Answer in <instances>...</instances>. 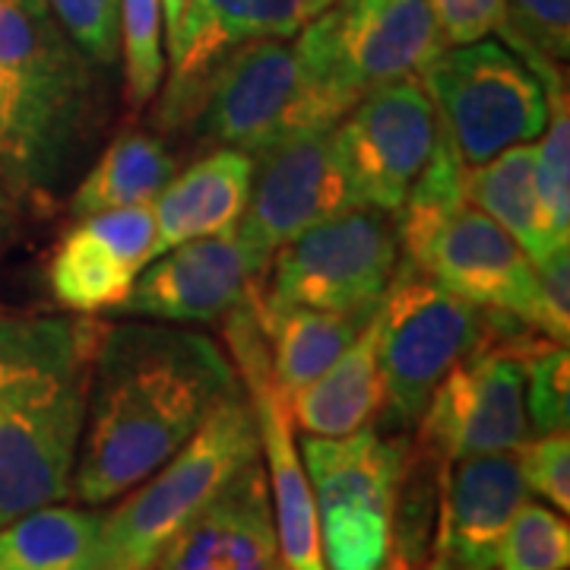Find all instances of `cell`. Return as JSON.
I'll list each match as a JSON object with an SVG mask.
<instances>
[{
    "instance_id": "obj_40",
    "label": "cell",
    "mask_w": 570,
    "mask_h": 570,
    "mask_svg": "<svg viewBox=\"0 0 570 570\" xmlns=\"http://www.w3.org/2000/svg\"><path fill=\"white\" fill-rule=\"evenodd\" d=\"M276 570H285V564H279V568H276Z\"/></svg>"
},
{
    "instance_id": "obj_18",
    "label": "cell",
    "mask_w": 570,
    "mask_h": 570,
    "mask_svg": "<svg viewBox=\"0 0 570 570\" xmlns=\"http://www.w3.org/2000/svg\"><path fill=\"white\" fill-rule=\"evenodd\" d=\"M153 257V204L86 216L63 235L51 257V292L67 311L77 314L115 311Z\"/></svg>"
},
{
    "instance_id": "obj_10",
    "label": "cell",
    "mask_w": 570,
    "mask_h": 570,
    "mask_svg": "<svg viewBox=\"0 0 570 570\" xmlns=\"http://www.w3.org/2000/svg\"><path fill=\"white\" fill-rule=\"evenodd\" d=\"M419 82L463 165H482L510 146L535 142L549 124L542 82L501 41L444 48Z\"/></svg>"
},
{
    "instance_id": "obj_37",
    "label": "cell",
    "mask_w": 570,
    "mask_h": 570,
    "mask_svg": "<svg viewBox=\"0 0 570 570\" xmlns=\"http://www.w3.org/2000/svg\"><path fill=\"white\" fill-rule=\"evenodd\" d=\"M13 228H17V200L0 187V247L13 238Z\"/></svg>"
},
{
    "instance_id": "obj_27",
    "label": "cell",
    "mask_w": 570,
    "mask_h": 570,
    "mask_svg": "<svg viewBox=\"0 0 570 570\" xmlns=\"http://www.w3.org/2000/svg\"><path fill=\"white\" fill-rule=\"evenodd\" d=\"M494 32L517 58L530 63L542 89L568 80L570 0H504Z\"/></svg>"
},
{
    "instance_id": "obj_11",
    "label": "cell",
    "mask_w": 570,
    "mask_h": 570,
    "mask_svg": "<svg viewBox=\"0 0 570 570\" xmlns=\"http://www.w3.org/2000/svg\"><path fill=\"white\" fill-rule=\"evenodd\" d=\"M400 266L396 223L384 209L348 204L311 225L266 264L254 295L264 305L374 314Z\"/></svg>"
},
{
    "instance_id": "obj_33",
    "label": "cell",
    "mask_w": 570,
    "mask_h": 570,
    "mask_svg": "<svg viewBox=\"0 0 570 570\" xmlns=\"http://www.w3.org/2000/svg\"><path fill=\"white\" fill-rule=\"evenodd\" d=\"M520 324L568 346L570 340V257L568 245L532 264V283Z\"/></svg>"
},
{
    "instance_id": "obj_12",
    "label": "cell",
    "mask_w": 570,
    "mask_h": 570,
    "mask_svg": "<svg viewBox=\"0 0 570 570\" xmlns=\"http://www.w3.org/2000/svg\"><path fill=\"white\" fill-rule=\"evenodd\" d=\"M333 140L348 200L393 216L431 163L441 121L419 77H406L365 92L340 118Z\"/></svg>"
},
{
    "instance_id": "obj_25",
    "label": "cell",
    "mask_w": 570,
    "mask_h": 570,
    "mask_svg": "<svg viewBox=\"0 0 570 570\" xmlns=\"http://www.w3.org/2000/svg\"><path fill=\"white\" fill-rule=\"evenodd\" d=\"M175 175L178 159L163 137L146 130H124L82 175L70 197V213L77 219H86L108 209L149 206Z\"/></svg>"
},
{
    "instance_id": "obj_38",
    "label": "cell",
    "mask_w": 570,
    "mask_h": 570,
    "mask_svg": "<svg viewBox=\"0 0 570 570\" xmlns=\"http://www.w3.org/2000/svg\"><path fill=\"white\" fill-rule=\"evenodd\" d=\"M336 3H343V0H305V10H307V17L314 20V17H321L324 10L336 7Z\"/></svg>"
},
{
    "instance_id": "obj_31",
    "label": "cell",
    "mask_w": 570,
    "mask_h": 570,
    "mask_svg": "<svg viewBox=\"0 0 570 570\" xmlns=\"http://www.w3.org/2000/svg\"><path fill=\"white\" fill-rule=\"evenodd\" d=\"M549 99V124L535 149V187L546 209L551 232L568 242L570 228V105L568 89L546 96Z\"/></svg>"
},
{
    "instance_id": "obj_21",
    "label": "cell",
    "mask_w": 570,
    "mask_h": 570,
    "mask_svg": "<svg viewBox=\"0 0 570 570\" xmlns=\"http://www.w3.org/2000/svg\"><path fill=\"white\" fill-rule=\"evenodd\" d=\"M254 156L216 146L204 159L175 175L153 200L156 257L197 238L235 232L247 209Z\"/></svg>"
},
{
    "instance_id": "obj_35",
    "label": "cell",
    "mask_w": 570,
    "mask_h": 570,
    "mask_svg": "<svg viewBox=\"0 0 570 570\" xmlns=\"http://www.w3.org/2000/svg\"><path fill=\"white\" fill-rule=\"evenodd\" d=\"M438 29L448 48L489 39L501 22L504 0H431Z\"/></svg>"
},
{
    "instance_id": "obj_2",
    "label": "cell",
    "mask_w": 570,
    "mask_h": 570,
    "mask_svg": "<svg viewBox=\"0 0 570 570\" xmlns=\"http://www.w3.org/2000/svg\"><path fill=\"white\" fill-rule=\"evenodd\" d=\"M99 336L70 314L0 321V527L70 498Z\"/></svg>"
},
{
    "instance_id": "obj_34",
    "label": "cell",
    "mask_w": 570,
    "mask_h": 570,
    "mask_svg": "<svg viewBox=\"0 0 570 570\" xmlns=\"http://www.w3.org/2000/svg\"><path fill=\"white\" fill-rule=\"evenodd\" d=\"M527 489L549 501L558 513L570 510V438L568 431H551L530 438L517 450Z\"/></svg>"
},
{
    "instance_id": "obj_39",
    "label": "cell",
    "mask_w": 570,
    "mask_h": 570,
    "mask_svg": "<svg viewBox=\"0 0 570 570\" xmlns=\"http://www.w3.org/2000/svg\"><path fill=\"white\" fill-rule=\"evenodd\" d=\"M422 570H463V568H456V564H453V561H448L444 554H431V561H428Z\"/></svg>"
},
{
    "instance_id": "obj_17",
    "label": "cell",
    "mask_w": 570,
    "mask_h": 570,
    "mask_svg": "<svg viewBox=\"0 0 570 570\" xmlns=\"http://www.w3.org/2000/svg\"><path fill=\"white\" fill-rule=\"evenodd\" d=\"M257 276L235 232L184 242L142 266L111 314L175 326L223 324Z\"/></svg>"
},
{
    "instance_id": "obj_16",
    "label": "cell",
    "mask_w": 570,
    "mask_h": 570,
    "mask_svg": "<svg viewBox=\"0 0 570 570\" xmlns=\"http://www.w3.org/2000/svg\"><path fill=\"white\" fill-rule=\"evenodd\" d=\"M311 20L305 0H187L178 39L168 48L171 63L163 82L159 124L190 127L206 82L238 48L264 39H292Z\"/></svg>"
},
{
    "instance_id": "obj_28",
    "label": "cell",
    "mask_w": 570,
    "mask_h": 570,
    "mask_svg": "<svg viewBox=\"0 0 570 570\" xmlns=\"http://www.w3.org/2000/svg\"><path fill=\"white\" fill-rule=\"evenodd\" d=\"M121 10L124 102L142 111L159 99L165 82L163 0H118Z\"/></svg>"
},
{
    "instance_id": "obj_22",
    "label": "cell",
    "mask_w": 570,
    "mask_h": 570,
    "mask_svg": "<svg viewBox=\"0 0 570 570\" xmlns=\"http://www.w3.org/2000/svg\"><path fill=\"white\" fill-rule=\"evenodd\" d=\"M285 409L292 428L307 438H348L374 428L384 412L374 317L324 374L285 396Z\"/></svg>"
},
{
    "instance_id": "obj_3",
    "label": "cell",
    "mask_w": 570,
    "mask_h": 570,
    "mask_svg": "<svg viewBox=\"0 0 570 570\" xmlns=\"http://www.w3.org/2000/svg\"><path fill=\"white\" fill-rule=\"evenodd\" d=\"M96 63L45 0H0V187L51 200L92 142L102 102Z\"/></svg>"
},
{
    "instance_id": "obj_14",
    "label": "cell",
    "mask_w": 570,
    "mask_h": 570,
    "mask_svg": "<svg viewBox=\"0 0 570 570\" xmlns=\"http://www.w3.org/2000/svg\"><path fill=\"white\" fill-rule=\"evenodd\" d=\"M333 130H298L254 156L250 197L235 235L261 276L279 247L352 204Z\"/></svg>"
},
{
    "instance_id": "obj_6",
    "label": "cell",
    "mask_w": 570,
    "mask_h": 570,
    "mask_svg": "<svg viewBox=\"0 0 570 570\" xmlns=\"http://www.w3.org/2000/svg\"><path fill=\"white\" fill-rule=\"evenodd\" d=\"M261 460V431L245 387L225 393L171 460L102 517L96 570H149L159 551L219 491Z\"/></svg>"
},
{
    "instance_id": "obj_15",
    "label": "cell",
    "mask_w": 570,
    "mask_h": 570,
    "mask_svg": "<svg viewBox=\"0 0 570 570\" xmlns=\"http://www.w3.org/2000/svg\"><path fill=\"white\" fill-rule=\"evenodd\" d=\"M311 22L355 102L377 86L419 77L448 48L431 0H343Z\"/></svg>"
},
{
    "instance_id": "obj_5",
    "label": "cell",
    "mask_w": 570,
    "mask_h": 570,
    "mask_svg": "<svg viewBox=\"0 0 570 570\" xmlns=\"http://www.w3.org/2000/svg\"><path fill=\"white\" fill-rule=\"evenodd\" d=\"M466 165L441 130L438 149L393 213L403 261L419 266L472 305L520 321L532 283V261L501 225L469 204Z\"/></svg>"
},
{
    "instance_id": "obj_13",
    "label": "cell",
    "mask_w": 570,
    "mask_h": 570,
    "mask_svg": "<svg viewBox=\"0 0 570 570\" xmlns=\"http://www.w3.org/2000/svg\"><path fill=\"white\" fill-rule=\"evenodd\" d=\"M225 346L228 358L238 371V381L245 387L257 431H261V460H264L273 527L279 539V558L285 570H326L321 530H317V510L307 482L305 463L295 444V428L288 422L285 396L266 355L264 336L254 317L250 292L242 305L225 317Z\"/></svg>"
},
{
    "instance_id": "obj_29",
    "label": "cell",
    "mask_w": 570,
    "mask_h": 570,
    "mask_svg": "<svg viewBox=\"0 0 570 570\" xmlns=\"http://www.w3.org/2000/svg\"><path fill=\"white\" fill-rule=\"evenodd\" d=\"M520 358L527 377V412L535 434L568 431L570 425V362L568 346L532 330L520 336Z\"/></svg>"
},
{
    "instance_id": "obj_24",
    "label": "cell",
    "mask_w": 570,
    "mask_h": 570,
    "mask_svg": "<svg viewBox=\"0 0 570 570\" xmlns=\"http://www.w3.org/2000/svg\"><path fill=\"white\" fill-rule=\"evenodd\" d=\"M463 194L475 209L501 225L517 245L527 250L532 264L546 261L561 242L551 232L546 209L535 187V149L532 142L510 146L501 156L482 165H466L463 171Z\"/></svg>"
},
{
    "instance_id": "obj_36",
    "label": "cell",
    "mask_w": 570,
    "mask_h": 570,
    "mask_svg": "<svg viewBox=\"0 0 570 570\" xmlns=\"http://www.w3.org/2000/svg\"><path fill=\"white\" fill-rule=\"evenodd\" d=\"M415 551H419V546L406 542L403 535H393V549H390L381 570H415Z\"/></svg>"
},
{
    "instance_id": "obj_41",
    "label": "cell",
    "mask_w": 570,
    "mask_h": 570,
    "mask_svg": "<svg viewBox=\"0 0 570 570\" xmlns=\"http://www.w3.org/2000/svg\"><path fill=\"white\" fill-rule=\"evenodd\" d=\"M115 570H121V568H115Z\"/></svg>"
},
{
    "instance_id": "obj_19",
    "label": "cell",
    "mask_w": 570,
    "mask_h": 570,
    "mask_svg": "<svg viewBox=\"0 0 570 570\" xmlns=\"http://www.w3.org/2000/svg\"><path fill=\"white\" fill-rule=\"evenodd\" d=\"M527 494L517 450L463 456L441 466L434 554L463 570H494L498 546Z\"/></svg>"
},
{
    "instance_id": "obj_1",
    "label": "cell",
    "mask_w": 570,
    "mask_h": 570,
    "mask_svg": "<svg viewBox=\"0 0 570 570\" xmlns=\"http://www.w3.org/2000/svg\"><path fill=\"white\" fill-rule=\"evenodd\" d=\"M238 384L228 352L200 330L153 321L102 326L70 494L86 508L124 498Z\"/></svg>"
},
{
    "instance_id": "obj_9",
    "label": "cell",
    "mask_w": 570,
    "mask_h": 570,
    "mask_svg": "<svg viewBox=\"0 0 570 570\" xmlns=\"http://www.w3.org/2000/svg\"><path fill=\"white\" fill-rule=\"evenodd\" d=\"M520 321L491 311L489 336L431 393L419 419L415 460L438 472L453 460L513 453L532 438L527 377L520 358Z\"/></svg>"
},
{
    "instance_id": "obj_23",
    "label": "cell",
    "mask_w": 570,
    "mask_h": 570,
    "mask_svg": "<svg viewBox=\"0 0 570 570\" xmlns=\"http://www.w3.org/2000/svg\"><path fill=\"white\" fill-rule=\"evenodd\" d=\"M250 305L283 396L307 387L317 374H324L374 317V314L317 311V307L264 305L257 302L254 288H250Z\"/></svg>"
},
{
    "instance_id": "obj_7",
    "label": "cell",
    "mask_w": 570,
    "mask_h": 570,
    "mask_svg": "<svg viewBox=\"0 0 570 570\" xmlns=\"http://www.w3.org/2000/svg\"><path fill=\"white\" fill-rule=\"evenodd\" d=\"M377 365L390 425H419L431 393L491 330V311L472 305L400 257L374 311Z\"/></svg>"
},
{
    "instance_id": "obj_4",
    "label": "cell",
    "mask_w": 570,
    "mask_h": 570,
    "mask_svg": "<svg viewBox=\"0 0 570 570\" xmlns=\"http://www.w3.org/2000/svg\"><path fill=\"white\" fill-rule=\"evenodd\" d=\"M355 99L326 61L317 26L307 20L292 39H264L232 51L206 82L190 127L206 146L247 156L298 130L336 127Z\"/></svg>"
},
{
    "instance_id": "obj_32",
    "label": "cell",
    "mask_w": 570,
    "mask_h": 570,
    "mask_svg": "<svg viewBox=\"0 0 570 570\" xmlns=\"http://www.w3.org/2000/svg\"><path fill=\"white\" fill-rule=\"evenodd\" d=\"M70 41L99 70L121 61V10L118 0H45Z\"/></svg>"
},
{
    "instance_id": "obj_8",
    "label": "cell",
    "mask_w": 570,
    "mask_h": 570,
    "mask_svg": "<svg viewBox=\"0 0 570 570\" xmlns=\"http://www.w3.org/2000/svg\"><path fill=\"white\" fill-rule=\"evenodd\" d=\"M326 570H381L396 535L409 450L374 428L302 444Z\"/></svg>"
},
{
    "instance_id": "obj_30",
    "label": "cell",
    "mask_w": 570,
    "mask_h": 570,
    "mask_svg": "<svg viewBox=\"0 0 570 570\" xmlns=\"http://www.w3.org/2000/svg\"><path fill=\"white\" fill-rule=\"evenodd\" d=\"M570 527L549 504L523 501L498 546L494 570H568Z\"/></svg>"
},
{
    "instance_id": "obj_26",
    "label": "cell",
    "mask_w": 570,
    "mask_h": 570,
    "mask_svg": "<svg viewBox=\"0 0 570 570\" xmlns=\"http://www.w3.org/2000/svg\"><path fill=\"white\" fill-rule=\"evenodd\" d=\"M102 517L45 504L0 527V570H96Z\"/></svg>"
},
{
    "instance_id": "obj_20",
    "label": "cell",
    "mask_w": 570,
    "mask_h": 570,
    "mask_svg": "<svg viewBox=\"0 0 570 570\" xmlns=\"http://www.w3.org/2000/svg\"><path fill=\"white\" fill-rule=\"evenodd\" d=\"M279 564L264 460H254L175 532L149 570H276Z\"/></svg>"
}]
</instances>
